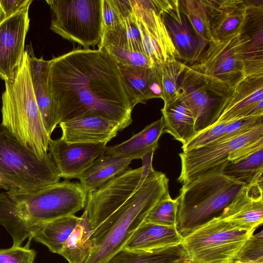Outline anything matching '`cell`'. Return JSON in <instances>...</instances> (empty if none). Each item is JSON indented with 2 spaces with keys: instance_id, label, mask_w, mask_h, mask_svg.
Returning a JSON list of instances; mask_svg holds the SVG:
<instances>
[{
  "instance_id": "cell-33",
  "label": "cell",
  "mask_w": 263,
  "mask_h": 263,
  "mask_svg": "<svg viewBox=\"0 0 263 263\" xmlns=\"http://www.w3.org/2000/svg\"><path fill=\"white\" fill-rule=\"evenodd\" d=\"M119 71L130 102L134 107L150 100L149 87L153 67H130L119 66Z\"/></svg>"
},
{
  "instance_id": "cell-18",
  "label": "cell",
  "mask_w": 263,
  "mask_h": 263,
  "mask_svg": "<svg viewBox=\"0 0 263 263\" xmlns=\"http://www.w3.org/2000/svg\"><path fill=\"white\" fill-rule=\"evenodd\" d=\"M219 216L239 228L254 232L263 222L262 183L245 185Z\"/></svg>"
},
{
  "instance_id": "cell-7",
  "label": "cell",
  "mask_w": 263,
  "mask_h": 263,
  "mask_svg": "<svg viewBox=\"0 0 263 263\" xmlns=\"http://www.w3.org/2000/svg\"><path fill=\"white\" fill-rule=\"evenodd\" d=\"M253 234L218 216L183 235L181 245L192 263H233Z\"/></svg>"
},
{
  "instance_id": "cell-12",
  "label": "cell",
  "mask_w": 263,
  "mask_h": 263,
  "mask_svg": "<svg viewBox=\"0 0 263 263\" xmlns=\"http://www.w3.org/2000/svg\"><path fill=\"white\" fill-rule=\"evenodd\" d=\"M148 176L143 175L142 166L126 170L99 189L87 194L85 211L92 230L125 202Z\"/></svg>"
},
{
  "instance_id": "cell-11",
  "label": "cell",
  "mask_w": 263,
  "mask_h": 263,
  "mask_svg": "<svg viewBox=\"0 0 263 263\" xmlns=\"http://www.w3.org/2000/svg\"><path fill=\"white\" fill-rule=\"evenodd\" d=\"M263 139V124L243 134L182 152L181 172L178 181L186 184L228 161L232 152Z\"/></svg>"
},
{
  "instance_id": "cell-27",
  "label": "cell",
  "mask_w": 263,
  "mask_h": 263,
  "mask_svg": "<svg viewBox=\"0 0 263 263\" xmlns=\"http://www.w3.org/2000/svg\"><path fill=\"white\" fill-rule=\"evenodd\" d=\"M80 220L74 215L64 216L34 225L29 231V240L46 246L59 254Z\"/></svg>"
},
{
  "instance_id": "cell-28",
  "label": "cell",
  "mask_w": 263,
  "mask_h": 263,
  "mask_svg": "<svg viewBox=\"0 0 263 263\" xmlns=\"http://www.w3.org/2000/svg\"><path fill=\"white\" fill-rule=\"evenodd\" d=\"M92 231L87 213L84 211L59 254L69 263H85L95 244Z\"/></svg>"
},
{
  "instance_id": "cell-35",
  "label": "cell",
  "mask_w": 263,
  "mask_h": 263,
  "mask_svg": "<svg viewBox=\"0 0 263 263\" xmlns=\"http://www.w3.org/2000/svg\"><path fill=\"white\" fill-rule=\"evenodd\" d=\"M179 204L178 197L173 199L168 193L150 211L144 221L177 228Z\"/></svg>"
},
{
  "instance_id": "cell-39",
  "label": "cell",
  "mask_w": 263,
  "mask_h": 263,
  "mask_svg": "<svg viewBox=\"0 0 263 263\" xmlns=\"http://www.w3.org/2000/svg\"><path fill=\"white\" fill-rule=\"evenodd\" d=\"M262 124L263 116L243 118L229 122L223 135L216 141L243 134Z\"/></svg>"
},
{
  "instance_id": "cell-10",
  "label": "cell",
  "mask_w": 263,
  "mask_h": 263,
  "mask_svg": "<svg viewBox=\"0 0 263 263\" xmlns=\"http://www.w3.org/2000/svg\"><path fill=\"white\" fill-rule=\"evenodd\" d=\"M231 90L186 65L181 79L180 98L193 117L196 133L217 121Z\"/></svg>"
},
{
  "instance_id": "cell-30",
  "label": "cell",
  "mask_w": 263,
  "mask_h": 263,
  "mask_svg": "<svg viewBox=\"0 0 263 263\" xmlns=\"http://www.w3.org/2000/svg\"><path fill=\"white\" fill-rule=\"evenodd\" d=\"M188 260L181 245L151 251L121 249L106 263H181Z\"/></svg>"
},
{
  "instance_id": "cell-13",
  "label": "cell",
  "mask_w": 263,
  "mask_h": 263,
  "mask_svg": "<svg viewBox=\"0 0 263 263\" xmlns=\"http://www.w3.org/2000/svg\"><path fill=\"white\" fill-rule=\"evenodd\" d=\"M142 36L144 54L155 64L163 65L177 59V52L153 0H131Z\"/></svg>"
},
{
  "instance_id": "cell-8",
  "label": "cell",
  "mask_w": 263,
  "mask_h": 263,
  "mask_svg": "<svg viewBox=\"0 0 263 263\" xmlns=\"http://www.w3.org/2000/svg\"><path fill=\"white\" fill-rule=\"evenodd\" d=\"M50 29L84 47L98 45L103 34L102 0H47Z\"/></svg>"
},
{
  "instance_id": "cell-32",
  "label": "cell",
  "mask_w": 263,
  "mask_h": 263,
  "mask_svg": "<svg viewBox=\"0 0 263 263\" xmlns=\"http://www.w3.org/2000/svg\"><path fill=\"white\" fill-rule=\"evenodd\" d=\"M179 3L199 41L207 46L213 40L211 30V1L181 0Z\"/></svg>"
},
{
  "instance_id": "cell-16",
  "label": "cell",
  "mask_w": 263,
  "mask_h": 263,
  "mask_svg": "<svg viewBox=\"0 0 263 263\" xmlns=\"http://www.w3.org/2000/svg\"><path fill=\"white\" fill-rule=\"evenodd\" d=\"M105 144L68 143L61 138L49 142L48 151L60 178H78L99 156L105 154Z\"/></svg>"
},
{
  "instance_id": "cell-40",
  "label": "cell",
  "mask_w": 263,
  "mask_h": 263,
  "mask_svg": "<svg viewBox=\"0 0 263 263\" xmlns=\"http://www.w3.org/2000/svg\"><path fill=\"white\" fill-rule=\"evenodd\" d=\"M263 259V231L253 234L246 241L236 260H248Z\"/></svg>"
},
{
  "instance_id": "cell-14",
  "label": "cell",
  "mask_w": 263,
  "mask_h": 263,
  "mask_svg": "<svg viewBox=\"0 0 263 263\" xmlns=\"http://www.w3.org/2000/svg\"><path fill=\"white\" fill-rule=\"evenodd\" d=\"M31 0L0 22V78L4 81L13 78L23 59L25 40L29 30V9Z\"/></svg>"
},
{
  "instance_id": "cell-3",
  "label": "cell",
  "mask_w": 263,
  "mask_h": 263,
  "mask_svg": "<svg viewBox=\"0 0 263 263\" xmlns=\"http://www.w3.org/2000/svg\"><path fill=\"white\" fill-rule=\"evenodd\" d=\"M168 182L162 172L151 173L125 202L92 231L95 244L85 263H106L122 249L150 211L169 193Z\"/></svg>"
},
{
  "instance_id": "cell-41",
  "label": "cell",
  "mask_w": 263,
  "mask_h": 263,
  "mask_svg": "<svg viewBox=\"0 0 263 263\" xmlns=\"http://www.w3.org/2000/svg\"><path fill=\"white\" fill-rule=\"evenodd\" d=\"M150 99L163 98L162 84V65H156L153 68V73L149 87Z\"/></svg>"
},
{
  "instance_id": "cell-24",
  "label": "cell",
  "mask_w": 263,
  "mask_h": 263,
  "mask_svg": "<svg viewBox=\"0 0 263 263\" xmlns=\"http://www.w3.org/2000/svg\"><path fill=\"white\" fill-rule=\"evenodd\" d=\"M241 33L249 38L244 51L246 77L263 74V11L248 12Z\"/></svg>"
},
{
  "instance_id": "cell-19",
  "label": "cell",
  "mask_w": 263,
  "mask_h": 263,
  "mask_svg": "<svg viewBox=\"0 0 263 263\" xmlns=\"http://www.w3.org/2000/svg\"><path fill=\"white\" fill-rule=\"evenodd\" d=\"M61 138L68 143L105 144L120 131L119 125L95 116H83L59 123Z\"/></svg>"
},
{
  "instance_id": "cell-4",
  "label": "cell",
  "mask_w": 263,
  "mask_h": 263,
  "mask_svg": "<svg viewBox=\"0 0 263 263\" xmlns=\"http://www.w3.org/2000/svg\"><path fill=\"white\" fill-rule=\"evenodd\" d=\"M5 82L1 125L24 146L39 156L45 155L51 138L45 129L34 95L26 50L13 78Z\"/></svg>"
},
{
  "instance_id": "cell-29",
  "label": "cell",
  "mask_w": 263,
  "mask_h": 263,
  "mask_svg": "<svg viewBox=\"0 0 263 263\" xmlns=\"http://www.w3.org/2000/svg\"><path fill=\"white\" fill-rule=\"evenodd\" d=\"M161 111L165 123L164 133L172 135L182 145L196 134L193 117L180 98Z\"/></svg>"
},
{
  "instance_id": "cell-9",
  "label": "cell",
  "mask_w": 263,
  "mask_h": 263,
  "mask_svg": "<svg viewBox=\"0 0 263 263\" xmlns=\"http://www.w3.org/2000/svg\"><path fill=\"white\" fill-rule=\"evenodd\" d=\"M249 38L238 33L220 41L210 42L192 69L213 82L232 89L246 78L244 50Z\"/></svg>"
},
{
  "instance_id": "cell-23",
  "label": "cell",
  "mask_w": 263,
  "mask_h": 263,
  "mask_svg": "<svg viewBox=\"0 0 263 263\" xmlns=\"http://www.w3.org/2000/svg\"><path fill=\"white\" fill-rule=\"evenodd\" d=\"M164 121L162 116L127 140L114 146H106L105 153L132 160L141 159L148 152L158 148V141L164 133Z\"/></svg>"
},
{
  "instance_id": "cell-20",
  "label": "cell",
  "mask_w": 263,
  "mask_h": 263,
  "mask_svg": "<svg viewBox=\"0 0 263 263\" xmlns=\"http://www.w3.org/2000/svg\"><path fill=\"white\" fill-rule=\"evenodd\" d=\"M29 54L31 82L34 95L47 135H51L59 124L58 114L52 101L48 84V61L35 57L31 46L26 50Z\"/></svg>"
},
{
  "instance_id": "cell-34",
  "label": "cell",
  "mask_w": 263,
  "mask_h": 263,
  "mask_svg": "<svg viewBox=\"0 0 263 263\" xmlns=\"http://www.w3.org/2000/svg\"><path fill=\"white\" fill-rule=\"evenodd\" d=\"M187 64L175 59L162 65L163 108H165L180 98L181 79Z\"/></svg>"
},
{
  "instance_id": "cell-2",
  "label": "cell",
  "mask_w": 263,
  "mask_h": 263,
  "mask_svg": "<svg viewBox=\"0 0 263 263\" xmlns=\"http://www.w3.org/2000/svg\"><path fill=\"white\" fill-rule=\"evenodd\" d=\"M87 194L79 183L65 180L41 189L0 194V224L11 235L12 246L29 238L34 225L74 215L86 204Z\"/></svg>"
},
{
  "instance_id": "cell-6",
  "label": "cell",
  "mask_w": 263,
  "mask_h": 263,
  "mask_svg": "<svg viewBox=\"0 0 263 263\" xmlns=\"http://www.w3.org/2000/svg\"><path fill=\"white\" fill-rule=\"evenodd\" d=\"M0 173L18 190L31 192L59 182L57 167L48 153L39 156L0 125Z\"/></svg>"
},
{
  "instance_id": "cell-17",
  "label": "cell",
  "mask_w": 263,
  "mask_h": 263,
  "mask_svg": "<svg viewBox=\"0 0 263 263\" xmlns=\"http://www.w3.org/2000/svg\"><path fill=\"white\" fill-rule=\"evenodd\" d=\"M263 116V74L248 77L233 88L216 122Z\"/></svg>"
},
{
  "instance_id": "cell-26",
  "label": "cell",
  "mask_w": 263,
  "mask_h": 263,
  "mask_svg": "<svg viewBox=\"0 0 263 263\" xmlns=\"http://www.w3.org/2000/svg\"><path fill=\"white\" fill-rule=\"evenodd\" d=\"M107 45L144 54L141 33L133 12L131 0L119 22L112 29L103 32L98 46Z\"/></svg>"
},
{
  "instance_id": "cell-22",
  "label": "cell",
  "mask_w": 263,
  "mask_h": 263,
  "mask_svg": "<svg viewBox=\"0 0 263 263\" xmlns=\"http://www.w3.org/2000/svg\"><path fill=\"white\" fill-rule=\"evenodd\" d=\"M182 235L177 227H167L144 221L134 232L123 249L151 251L181 245Z\"/></svg>"
},
{
  "instance_id": "cell-42",
  "label": "cell",
  "mask_w": 263,
  "mask_h": 263,
  "mask_svg": "<svg viewBox=\"0 0 263 263\" xmlns=\"http://www.w3.org/2000/svg\"><path fill=\"white\" fill-rule=\"evenodd\" d=\"M31 0H0V22L17 11Z\"/></svg>"
},
{
  "instance_id": "cell-15",
  "label": "cell",
  "mask_w": 263,
  "mask_h": 263,
  "mask_svg": "<svg viewBox=\"0 0 263 263\" xmlns=\"http://www.w3.org/2000/svg\"><path fill=\"white\" fill-rule=\"evenodd\" d=\"M177 52V60L192 65L200 58L207 46L200 42L179 0L155 1Z\"/></svg>"
},
{
  "instance_id": "cell-45",
  "label": "cell",
  "mask_w": 263,
  "mask_h": 263,
  "mask_svg": "<svg viewBox=\"0 0 263 263\" xmlns=\"http://www.w3.org/2000/svg\"><path fill=\"white\" fill-rule=\"evenodd\" d=\"M181 263H192L189 259Z\"/></svg>"
},
{
  "instance_id": "cell-38",
  "label": "cell",
  "mask_w": 263,
  "mask_h": 263,
  "mask_svg": "<svg viewBox=\"0 0 263 263\" xmlns=\"http://www.w3.org/2000/svg\"><path fill=\"white\" fill-rule=\"evenodd\" d=\"M30 242L24 247L0 249V263H33L36 252L30 248Z\"/></svg>"
},
{
  "instance_id": "cell-43",
  "label": "cell",
  "mask_w": 263,
  "mask_h": 263,
  "mask_svg": "<svg viewBox=\"0 0 263 263\" xmlns=\"http://www.w3.org/2000/svg\"><path fill=\"white\" fill-rule=\"evenodd\" d=\"M0 186L7 191L18 190L17 187L0 173Z\"/></svg>"
},
{
  "instance_id": "cell-31",
  "label": "cell",
  "mask_w": 263,
  "mask_h": 263,
  "mask_svg": "<svg viewBox=\"0 0 263 263\" xmlns=\"http://www.w3.org/2000/svg\"><path fill=\"white\" fill-rule=\"evenodd\" d=\"M263 147L226 163L223 174L245 185L263 183Z\"/></svg>"
},
{
  "instance_id": "cell-37",
  "label": "cell",
  "mask_w": 263,
  "mask_h": 263,
  "mask_svg": "<svg viewBox=\"0 0 263 263\" xmlns=\"http://www.w3.org/2000/svg\"><path fill=\"white\" fill-rule=\"evenodd\" d=\"M227 122H216L198 132L182 146L183 152L207 145L219 139L224 134Z\"/></svg>"
},
{
  "instance_id": "cell-36",
  "label": "cell",
  "mask_w": 263,
  "mask_h": 263,
  "mask_svg": "<svg viewBox=\"0 0 263 263\" xmlns=\"http://www.w3.org/2000/svg\"><path fill=\"white\" fill-rule=\"evenodd\" d=\"M100 47L105 49L115 59L119 66L152 68L156 65L148 57L140 52L110 45Z\"/></svg>"
},
{
  "instance_id": "cell-5",
  "label": "cell",
  "mask_w": 263,
  "mask_h": 263,
  "mask_svg": "<svg viewBox=\"0 0 263 263\" xmlns=\"http://www.w3.org/2000/svg\"><path fill=\"white\" fill-rule=\"evenodd\" d=\"M228 161L180 189L177 228L182 235L219 216L245 185L223 174Z\"/></svg>"
},
{
  "instance_id": "cell-21",
  "label": "cell",
  "mask_w": 263,
  "mask_h": 263,
  "mask_svg": "<svg viewBox=\"0 0 263 263\" xmlns=\"http://www.w3.org/2000/svg\"><path fill=\"white\" fill-rule=\"evenodd\" d=\"M211 30L213 41H220L241 33L247 18L242 0H211Z\"/></svg>"
},
{
  "instance_id": "cell-44",
  "label": "cell",
  "mask_w": 263,
  "mask_h": 263,
  "mask_svg": "<svg viewBox=\"0 0 263 263\" xmlns=\"http://www.w3.org/2000/svg\"><path fill=\"white\" fill-rule=\"evenodd\" d=\"M233 263H263V259L248 260H240L236 259Z\"/></svg>"
},
{
  "instance_id": "cell-1",
  "label": "cell",
  "mask_w": 263,
  "mask_h": 263,
  "mask_svg": "<svg viewBox=\"0 0 263 263\" xmlns=\"http://www.w3.org/2000/svg\"><path fill=\"white\" fill-rule=\"evenodd\" d=\"M48 84L59 123L95 116L121 131L132 122L134 107L118 65L102 47L77 48L48 60Z\"/></svg>"
},
{
  "instance_id": "cell-25",
  "label": "cell",
  "mask_w": 263,
  "mask_h": 263,
  "mask_svg": "<svg viewBox=\"0 0 263 263\" xmlns=\"http://www.w3.org/2000/svg\"><path fill=\"white\" fill-rule=\"evenodd\" d=\"M132 161L105 153L95 160L78 179L82 187L88 194L124 172Z\"/></svg>"
}]
</instances>
